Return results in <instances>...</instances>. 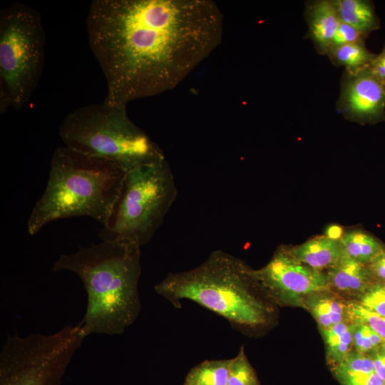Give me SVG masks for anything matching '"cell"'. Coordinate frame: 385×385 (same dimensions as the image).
I'll use <instances>...</instances> for the list:
<instances>
[{"label": "cell", "instance_id": "cell-25", "mask_svg": "<svg viewBox=\"0 0 385 385\" xmlns=\"http://www.w3.org/2000/svg\"><path fill=\"white\" fill-rule=\"evenodd\" d=\"M333 373L342 385H385V381L379 378L375 372L333 371Z\"/></svg>", "mask_w": 385, "mask_h": 385}, {"label": "cell", "instance_id": "cell-16", "mask_svg": "<svg viewBox=\"0 0 385 385\" xmlns=\"http://www.w3.org/2000/svg\"><path fill=\"white\" fill-rule=\"evenodd\" d=\"M339 241L344 256L365 265L385 250L374 237L360 230L346 232Z\"/></svg>", "mask_w": 385, "mask_h": 385}, {"label": "cell", "instance_id": "cell-30", "mask_svg": "<svg viewBox=\"0 0 385 385\" xmlns=\"http://www.w3.org/2000/svg\"><path fill=\"white\" fill-rule=\"evenodd\" d=\"M385 289V284H379Z\"/></svg>", "mask_w": 385, "mask_h": 385}, {"label": "cell", "instance_id": "cell-29", "mask_svg": "<svg viewBox=\"0 0 385 385\" xmlns=\"http://www.w3.org/2000/svg\"><path fill=\"white\" fill-rule=\"evenodd\" d=\"M371 356L374 367V372L376 375L385 381V348L382 346L381 350L377 349Z\"/></svg>", "mask_w": 385, "mask_h": 385}, {"label": "cell", "instance_id": "cell-11", "mask_svg": "<svg viewBox=\"0 0 385 385\" xmlns=\"http://www.w3.org/2000/svg\"><path fill=\"white\" fill-rule=\"evenodd\" d=\"M304 16L310 39L320 55H327L341 23L335 0H314L306 3Z\"/></svg>", "mask_w": 385, "mask_h": 385}, {"label": "cell", "instance_id": "cell-19", "mask_svg": "<svg viewBox=\"0 0 385 385\" xmlns=\"http://www.w3.org/2000/svg\"><path fill=\"white\" fill-rule=\"evenodd\" d=\"M230 359L206 360L193 367L183 385H227Z\"/></svg>", "mask_w": 385, "mask_h": 385}, {"label": "cell", "instance_id": "cell-9", "mask_svg": "<svg viewBox=\"0 0 385 385\" xmlns=\"http://www.w3.org/2000/svg\"><path fill=\"white\" fill-rule=\"evenodd\" d=\"M263 292L274 304L302 306L308 296L331 291L326 273L312 269L279 248L264 267L253 270Z\"/></svg>", "mask_w": 385, "mask_h": 385}, {"label": "cell", "instance_id": "cell-7", "mask_svg": "<svg viewBox=\"0 0 385 385\" xmlns=\"http://www.w3.org/2000/svg\"><path fill=\"white\" fill-rule=\"evenodd\" d=\"M46 36L40 14L14 2L0 11V113L31 99L43 68Z\"/></svg>", "mask_w": 385, "mask_h": 385}, {"label": "cell", "instance_id": "cell-3", "mask_svg": "<svg viewBox=\"0 0 385 385\" xmlns=\"http://www.w3.org/2000/svg\"><path fill=\"white\" fill-rule=\"evenodd\" d=\"M154 289L176 308L181 300H190L243 330L270 324L274 312L253 270L222 250L212 252L192 269L168 273Z\"/></svg>", "mask_w": 385, "mask_h": 385}, {"label": "cell", "instance_id": "cell-4", "mask_svg": "<svg viewBox=\"0 0 385 385\" xmlns=\"http://www.w3.org/2000/svg\"><path fill=\"white\" fill-rule=\"evenodd\" d=\"M125 173L109 160L57 148L44 192L28 220V233L34 235L51 222L80 216L104 225L118 200Z\"/></svg>", "mask_w": 385, "mask_h": 385}, {"label": "cell", "instance_id": "cell-14", "mask_svg": "<svg viewBox=\"0 0 385 385\" xmlns=\"http://www.w3.org/2000/svg\"><path fill=\"white\" fill-rule=\"evenodd\" d=\"M329 292L312 294L304 301V307L312 314L319 329L329 328L342 322H350L347 302Z\"/></svg>", "mask_w": 385, "mask_h": 385}, {"label": "cell", "instance_id": "cell-15", "mask_svg": "<svg viewBox=\"0 0 385 385\" xmlns=\"http://www.w3.org/2000/svg\"><path fill=\"white\" fill-rule=\"evenodd\" d=\"M342 22L349 24L366 38L380 28V19L372 1L335 0Z\"/></svg>", "mask_w": 385, "mask_h": 385}, {"label": "cell", "instance_id": "cell-23", "mask_svg": "<svg viewBox=\"0 0 385 385\" xmlns=\"http://www.w3.org/2000/svg\"><path fill=\"white\" fill-rule=\"evenodd\" d=\"M332 370L347 373H372L374 372V367L371 356L353 349L344 360L332 366Z\"/></svg>", "mask_w": 385, "mask_h": 385}, {"label": "cell", "instance_id": "cell-1", "mask_svg": "<svg viewBox=\"0 0 385 385\" xmlns=\"http://www.w3.org/2000/svg\"><path fill=\"white\" fill-rule=\"evenodd\" d=\"M222 27L212 1H93L86 28L103 102L126 106L174 88L220 43Z\"/></svg>", "mask_w": 385, "mask_h": 385}, {"label": "cell", "instance_id": "cell-13", "mask_svg": "<svg viewBox=\"0 0 385 385\" xmlns=\"http://www.w3.org/2000/svg\"><path fill=\"white\" fill-rule=\"evenodd\" d=\"M284 248L297 262L320 272L332 267L344 255L339 239L330 236H319Z\"/></svg>", "mask_w": 385, "mask_h": 385}, {"label": "cell", "instance_id": "cell-22", "mask_svg": "<svg viewBox=\"0 0 385 385\" xmlns=\"http://www.w3.org/2000/svg\"><path fill=\"white\" fill-rule=\"evenodd\" d=\"M353 335V348L366 354L382 347L385 342L368 326L358 322H351Z\"/></svg>", "mask_w": 385, "mask_h": 385}, {"label": "cell", "instance_id": "cell-24", "mask_svg": "<svg viewBox=\"0 0 385 385\" xmlns=\"http://www.w3.org/2000/svg\"><path fill=\"white\" fill-rule=\"evenodd\" d=\"M358 302L365 308L385 317V289L379 284L371 286Z\"/></svg>", "mask_w": 385, "mask_h": 385}, {"label": "cell", "instance_id": "cell-12", "mask_svg": "<svg viewBox=\"0 0 385 385\" xmlns=\"http://www.w3.org/2000/svg\"><path fill=\"white\" fill-rule=\"evenodd\" d=\"M326 274L331 291L352 298L359 299L374 284L365 265L344 255Z\"/></svg>", "mask_w": 385, "mask_h": 385}, {"label": "cell", "instance_id": "cell-26", "mask_svg": "<svg viewBox=\"0 0 385 385\" xmlns=\"http://www.w3.org/2000/svg\"><path fill=\"white\" fill-rule=\"evenodd\" d=\"M365 39L366 38L353 26L341 21L330 48L346 44L365 43Z\"/></svg>", "mask_w": 385, "mask_h": 385}, {"label": "cell", "instance_id": "cell-27", "mask_svg": "<svg viewBox=\"0 0 385 385\" xmlns=\"http://www.w3.org/2000/svg\"><path fill=\"white\" fill-rule=\"evenodd\" d=\"M371 277L378 284H385V250L366 265Z\"/></svg>", "mask_w": 385, "mask_h": 385}, {"label": "cell", "instance_id": "cell-5", "mask_svg": "<svg viewBox=\"0 0 385 385\" xmlns=\"http://www.w3.org/2000/svg\"><path fill=\"white\" fill-rule=\"evenodd\" d=\"M58 135L64 146L109 160L125 172L165 158L158 146L128 118L125 106L93 103L70 112Z\"/></svg>", "mask_w": 385, "mask_h": 385}, {"label": "cell", "instance_id": "cell-28", "mask_svg": "<svg viewBox=\"0 0 385 385\" xmlns=\"http://www.w3.org/2000/svg\"><path fill=\"white\" fill-rule=\"evenodd\" d=\"M369 68L376 79L385 86V42L381 51L376 55Z\"/></svg>", "mask_w": 385, "mask_h": 385}, {"label": "cell", "instance_id": "cell-10", "mask_svg": "<svg viewBox=\"0 0 385 385\" xmlns=\"http://www.w3.org/2000/svg\"><path fill=\"white\" fill-rule=\"evenodd\" d=\"M337 111L346 119L360 124L385 120V86L366 68L351 75L344 71Z\"/></svg>", "mask_w": 385, "mask_h": 385}, {"label": "cell", "instance_id": "cell-18", "mask_svg": "<svg viewBox=\"0 0 385 385\" xmlns=\"http://www.w3.org/2000/svg\"><path fill=\"white\" fill-rule=\"evenodd\" d=\"M324 340L327 359L332 367L340 363L353 348L351 322H342L319 329Z\"/></svg>", "mask_w": 385, "mask_h": 385}, {"label": "cell", "instance_id": "cell-8", "mask_svg": "<svg viewBox=\"0 0 385 385\" xmlns=\"http://www.w3.org/2000/svg\"><path fill=\"white\" fill-rule=\"evenodd\" d=\"M86 337L79 324L51 334H9L0 353V385H60Z\"/></svg>", "mask_w": 385, "mask_h": 385}, {"label": "cell", "instance_id": "cell-20", "mask_svg": "<svg viewBox=\"0 0 385 385\" xmlns=\"http://www.w3.org/2000/svg\"><path fill=\"white\" fill-rule=\"evenodd\" d=\"M227 385H261L242 346L230 359Z\"/></svg>", "mask_w": 385, "mask_h": 385}, {"label": "cell", "instance_id": "cell-21", "mask_svg": "<svg viewBox=\"0 0 385 385\" xmlns=\"http://www.w3.org/2000/svg\"><path fill=\"white\" fill-rule=\"evenodd\" d=\"M347 309L350 322H358L368 326L385 342L384 317L365 308L355 301L347 302Z\"/></svg>", "mask_w": 385, "mask_h": 385}, {"label": "cell", "instance_id": "cell-6", "mask_svg": "<svg viewBox=\"0 0 385 385\" xmlns=\"http://www.w3.org/2000/svg\"><path fill=\"white\" fill-rule=\"evenodd\" d=\"M178 194L165 158L125 173L115 207L100 230L102 241H119L141 248L154 236Z\"/></svg>", "mask_w": 385, "mask_h": 385}, {"label": "cell", "instance_id": "cell-2", "mask_svg": "<svg viewBox=\"0 0 385 385\" xmlns=\"http://www.w3.org/2000/svg\"><path fill=\"white\" fill-rule=\"evenodd\" d=\"M140 255L133 244L106 240L61 255L53 262V272H72L83 282L87 305L78 324L86 337L121 334L136 320Z\"/></svg>", "mask_w": 385, "mask_h": 385}, {"label": "cell", "instance_id": "cell-17", "mask_svg": "<svg viewBox=\"0 0 385 385\" xmlns=\"http://www.w3.org/2000/svg\"><path fill=\"white\" fill-rule=\"evenodd\" d=\"M376 55L367 48L365 43L332 47L327 53L333 65L344 67V71L351 75L369 68Z\"/></svg>", "mask_w": 385, "mask_h": 385}]
</instances>
